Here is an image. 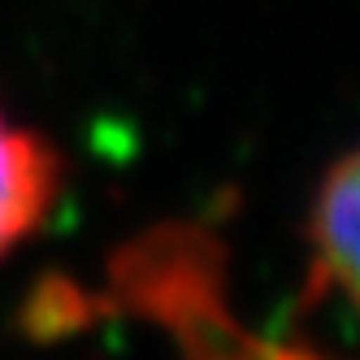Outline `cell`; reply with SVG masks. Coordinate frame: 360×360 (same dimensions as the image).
<instances>
[{
  "label": "cell",
  "instance_id": "cell-1",
  "mask_svg": "<svg viewBox=\"0 0 360 360\" xmlns=\"http://www.w3.org/2000/svg\"><path fill=\"white\" fill-rule=\"evenodd\" d=\"M317 274L360 313V143L334 161L308 217Z\"/></svg>",
  "mask_w": 360,
  "mask_h": 360
},
{
  "label": "cell",
  "instance_id": "cell-2",
  "mask_svg": "<svg viewBox=\"0 0 360 360\" xmlns=\"http://www.w3.org/2000/svg\"><path fill=\"white\" fill-rule=\"evenodd\" d=\"M57 195V161L39 135L0 109V256L44 221Z\"/></svg>",
  "mask_w": 360,
  "mask_h": 360
}]
</instances>
